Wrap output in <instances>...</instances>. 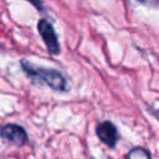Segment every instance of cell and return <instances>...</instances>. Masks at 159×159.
<instances>
[{"mask_svg": "<svg viewBox=\"0 0 159 159\" xmlns=\"http://www.w3.org/2000/svg\"><path fill=\"white\" fill-rule=\"evenodd\" d=\"M0 135L5 140L15 144V145H24L27 142V133L26 130L19 124H5L0 127Z\"/></svg>", "mask_w": 159, "mask_h": 159, "instance_id": "cell-3", "label": "cell"}, {"mask_svg": "<svg viewBox=\"0 0 159 159\" xmlns=\"http://www.w3.org/2000/svg\"><path fill=\"white\" fill-rule=\"evenodd\" d=\"M96 133L97 137L101 139V142H103L106 145H108L109 148H114L118 140V133H117V128L116 125L109 122H102L97 125L96 128Z\"/></svg>", "mask_w": 159, "mask_h": 159, "instance_id": "cell-4", "label": "cell"}, {"mask_svg": "<svg viewBox=\"0 0 159 159\" xmlns=\"http://www.w3.org/2000/svg\"><path fill=\"white\" fill-rule=\"evenodd\" d=\"M142 4H145V5H150V6H157L159 4V0H137Z\"/></svg>", "mask_w": 159, "mask_h": 159, "instance_id": "cell-6", "label": "cell"}, {"mask_svg": "<svg viewBox=\"0 0 159 159\" xmlns=\"http://www.w3.org/2000/svg\"><path fill=\"white\" fill-rule=\"evenodd\" d=\"M27 1H29V2H31V4H32V5H34L39 11H41V10H42V4H41V1H40V0H27Z\"/></svg>", "mask_w": 159, "mask_h": 159, "instance_id": "cell-7", "label": "cell"}, {"mask_svg": "<svg viewBox=\"0 0 159 159\" xmlns=\"http://www.w3.org/2000/svg\"><path fill=\"white\" fill-rule=\"evenodd\" d=\"M127 158H132V159H149L150 158V153L144 149V148H133L128 154Z\"/></svg>", "mask_w": 159, "mask_h": 159, "instance_id": "cell-5", "label": "cell"}, {"mask_svg": "<svg viewBox=\"0 0 159 159\" xmlns=\"http://www.w3.org/2000/svg\"><path fill=\"white\" fill-rule=\"evenodd\" d=\"M37 30L47 47V51L52 55H58L61 52V47H60L57 34H56L53 26L47 20L41 19L37 22Z\"/></svg>", "mask_w": 159, "mask_h": 159, "instance_id": "cell-2", "label": "cell"}, {"mask_svg": "<svg viewBox=\"0 0 159 159\" xmlns=\"http://www.w3.org/2000/svg\"><path fill=\"white\" fill-rule=\"evenodd\" d=\"M21 67L29 77L41 81L42 83L47 84L53 91H66L67 89L66 78L63 77V75L61 72H58L56 70L39 67L29 61H25V60L21 61Z\"/></svg>", "mask_w": 159, "mask_h": 159, "instance_id": "cell-1", "label": "cell"}]
</instances>
